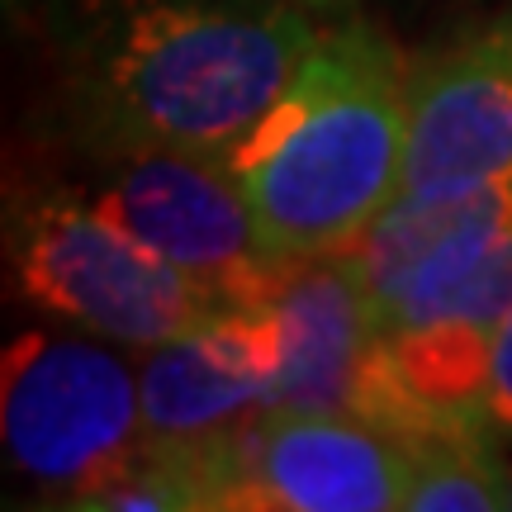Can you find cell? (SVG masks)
<instances>
[{
  "mask_svg": "<svg viewBox=\"0 0 512 512\" xmlns=\"http://www.w3.org/2000/svg\"><path fill=\"white\" fill-rule=\"evenodd\" d=\"M408 72L361 24L318 34L266 119L228 157V176L271 256L342 252L399 200Z\"/></svg>",
  "mask_w": 512,
  "mask_h": 512,
  "instance_id": "6da1fadb",
  "label": "cell"
},
{
  "mask_svg": "<svg viewBox=\"0 0 512 512\" xmlns=\"http://www.w3.org/2000/svg\"><path fill=\"white\" fill-rule=\"evenodd\" d=\"M318 43L294 10L133 5L95 67V124L119 152L162 147L223 162L285 95Z\"/></svg>",
  "mask_w": 512,
  "mask_h": 512,
  "instance_id": "7a4b0ae2",
  "label": "cell"
},
{
  "mask_svg": "<svg viewBox=\"0 0 512 512\" xmlns=\"http://www.w3.org/2000/svg\"><path fill=\"white\" fill-rule=\"evenodd\" d=\"M24 299L119 347H166L228 313L219 290L147 252L91 200L38 195L10 223Z\"/></svg>",
  "mask_w": 512,
  "mask_h": 512,
  "instance_id": "3957f363",
  "label": "cell"
},
{
  "mask_svg": "<svg viewBox=\"0 0 512 512\" xmlns=\"http://www.w3.org/2000/svg\"><path fill=\"white\" fill-rule=\"evenodd\" d=\"M0 437L19 475L76 508L143 441L138 375L100 342L24 332L5 347Z\"/></svg>",
  "mask_w": 512,
  "mask_h": 512,
  "instance_id": "277c9868",
  "label": "cell"
},
{
  "mask_svg": "<svg viewBox=\"0 0 512 512\" xmlns=\"http://www.w3.org/2000/svg\"><path fill=\"white\" fill-rule=\"evenodd\" d=\"M91 204L147 252L219 290L228 309H247L275 266L228 166L209 157L162 147L119 152L114 176L95 190Z\"/></svg>",
  "mask_w": 512,
  "mask_h": 512,
  "instance_id": "5b68a950",
  "label": "cell"
},
{
  "mask_svg": "<svg viewBox=\"0 0 512 512\" xmlns=\"http://www.w3.org/2000/svg\"><path fill=\"white\" fill-rule=\"evenodd\" d=\"M413 451L342 413H261L228 437L223 512H403Z\"/></svg>",
  "mask_w": 512,
  "mask_h": 512,
  "instance_id": "8992f818",
  "label": "cell"
},
{
  "mask_svg": "<svg viewBox=\"0 0 512 512\" xmlns=\"http://www.w3.org/2000/svg\"><path fill=\"white\" fill-rule=\"evenodd\" d=\"M512 238V171L451 195H399L361 238L342 247L384 337L427 309Z\"/></svg>",
  "mask_w": 512,
  "mask_h": 512,
  "instance_id": "52a82bcc",
  "label": "cell"
},
{
  "mask_svg": "<svg viewBox=\"0 0 512 512\" xmlns=\"http://www.w3.org/2000/svg\"><path fill=\"white\" fill-rule=\"evenodd\" d=\"M512 171V24L408 72L399 195H451Z\"/></svg>",
  "mask_w": 512,
  "mask_h": 512,
  "instance_id": "ba28073f",
  "label": "cell"
},
{
  "mask_svg": "<svg viewBox=\"0 0 512 512\" xmlns=\"http://www.w3.org/2000/svg\"><path fill=\"white\" fill-rule=\"evenodd\" d=\"M494 427L465 422L413 451L403 512H503L508 470L494 456Z\"/></svg>",
  "mask_w": 512,
  "mask_h": 512,
  "instance_id": "9c48e42d",
  "label": "cell"
},
{
  "mask_svg": "<svg viewBox=\"0 0 512 512\" xmlns=\"http://www.w3.org/2000/svg\"><path fill=\"white\" fill-rule=\"evenodd\" d=\"M484 418L498 437H512V313L503 332H498L494 351V375H489V394H484Z\"/></svg>",
  "mask_w": 512,
  "mask_h": 512,
  "instance_id": "30bf717a",
  "label": "cell"
},
{
  "mask_svg": "<svg viewBox=\"0 0 512 512\" xmlns=\"http://www.w3.org/2000/svg\"><path fill=\"white\" fill-rule=\"evenodd\" d=\"M508 508H512V465H508Z\"/></svg>",
  "mask_w": 512,
  "mask_h": 512,
  "instance_id": "8fae6325",
  "label": "cell"
}]
</instances>
